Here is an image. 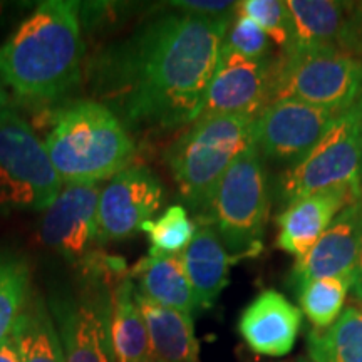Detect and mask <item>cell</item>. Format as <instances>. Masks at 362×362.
<instances>
[{
    "label": "cell",
    "mask_w": 362,
    "mask_h": 362,
    "mask_svg": "<svg viewBox=\"0 0 362 362\" xmlns=\"http://www.w3.org/2000/svg\"><path fill=\"white\" fill-rule=\"evenodd\" d=\"M232 21L187 12L148 21L86 64L90 96L129 131L189 126L203 110Z\"/></svg>",
    "instance_id": "cell-1"
},
{
    "label": "cell",
    "mask_w": 362,
    "mask_h": 362,
    "mask_svg": "<svg viewBox=\"0 0 362 362\" xmlns=\"http://www.w3.org/2000/svg\"><path fill=\"white\" fill-rule=\"evenodd\" d=\"M79 4L42 2L0 47V83L30 107H52L83 81Z\"/></svg>",
    "instance_id": "cell-2"
},
{
    "label": "cell",
    "mask_w": 362,
    "mask_h": 362,
    "mask_svg": "<svg viewBox=\"0 0 362 362\" xmlns=\"http://www.w3.org/2000/svg\"><path fill=\"white\" fill-rule=\"evenodd\" d=\"M44 146L64 183H101L133 163L136 144L104 104L84 99L54 107Z\"/></svg>",
    "instance_id": "cell-3"
},
{
    "label": "cell",
    "mask_w": 362,
    "mask_h": 362,
    "mask_svg": "<svg viewBox=\"0 0 362 362\" xmlns=\"http://www.w3.org/2000/svg\"><path fill=\"white\" fill-rule=\"evenodd\" d=\"M255 143V117H198L166 151V165L181 198L198 221L210 210L214 193L226 170Z\"/></svg>",
    "instance_id": "cell-4"
},
{
    "label": "cell",
    "mask_w": 362,
    "mask_h": 362,
    "mask_svg": "<svg viewBox=\"0 0 362 362\" xmlns=\"http://www.w3.org/2000/svg\"><path fill=\"white\" fill-rule=\"evenodd\" d=\"M76 287L52 288L47 305L66 362H115L111 342L112 291L110 275L124 270L123 260L103 257L84 262Z\"/></svg>",
    "instance_id": "cell-5"
},
{
    "label": "cell",
    "mask_w": 362,
    "mask_h": 362,
    "mask_svg": "<svg viewBox=\"0 0 362 362\" xmlns=\"http://www.w3.org/2000/svg\"><path fill=\"white\" fill-rule=\"evenodd\" d=\"M270 214L269 183L255 143L221 176L210 210L200 225H210L235 262L253 259L264 248Z\"/></svg>",
    "instance_id": "cell-6"
},
{
    "label": "cell",
    "mask_w": 362,
    "mask_h": 362,
    "mask_svg": "<svg viewBox=\"0 0 362 362\" xmlns=\"http://www.w3.org/2000/svg\"><path fill=\"white\" fill-rule=\"evenodd\" d=\"M293 99L347 111L362 101V59L341 49H285L274 61L270 103Z\"/></svg>",
    "instance_id": "cell-7"
},
{
    "label": "cell",
    "mask_w": 362,
    "mask_h": 362,
    "mask_svg": "<svg viewBox=\"0 0 362 362\" xmlns=\"http://www.w3.org/2000/svg\"><path fill=\"white\" fill-rule=\"evenodd\" d=\"M362 101L341 112L309 155L287 166L275 181V198L284 208L298 198L329 188L361 189Z\"/></svg>",
    "instance_id": "cell-8"
},
{
    "label": "cell",
    "mask_w": 362,
    "mask_h": 362,
    "mask_svg": "<svg viewBox=\"0 0 362 362\" xmlns=\"http://www.w3.org/2000/svg\"><path fill=\"white\" fill-rule=\"evenodd\" d=\"M62 185L44 141L13 111L0 124V214L45 211Z\"/></svg>",
    "instance_id": "cell-9"
},
{
    "label": "cell",
    "mask_w": 362,
    "mask_h": 362,
    "mask_svg": "<svg viewBox=\"0 0 362 362\" xmlns=\"http://www.w3.org/2000/svg\"><path fill=\"white\" fill-rule=\"evenodd\" d=\"M337 116V112L293 99L269 103L255 117L257 151L262 160L296 165L322 139Z\"/></svg>",
    "instance_id": "cell-10"
},
{
    "label": "cell",
    "mask_w": 362,
    "mask_h": 362,
    "mask_svg": "<svg viewBox=\"0 0 362 362\" xmlns=\"http://www.w3.org/2000/svg\"><path fill=\"white\" fill-rule=\"evenodd\" d=\"M165 202L161 181L146 166H128L104 185L98 205V245L141 232Z\"/></svg>",
    "instance_id": "cell-11"
},
{
    "label": "cell",
    "mask_w": 362,
    "mask_h": 362,
    "mask_svg": "<svg viewBox=\"0 0 362 362\" xmlns=\"http://www.w3.org/2000/svg\"><path fill=\"white\" fill-rule=\"evenodd\" d=\"M274 61V56L250 59L221 47L218 64L198 117L259 116L270 103Z\"/></svg>",
    "instance_id": "cell-12"
},
{
    "label": "cell",
    "mask_w": 362,
    "mask_h": 362,
    "mask_svg": "<svg viewBox=\"0 0 362 362\" xmlns=\"http://www.w3.org/2000/svg\"><path fill=\"white\" fill-rule=\"evenodd\" d=\"M101 183H64L40 221V240L62 259L83 264L98 245Z\"/></svg>",
    "instance_id": "cell-13"
},
{
    "label": "cell",
    "mask_w": 362,
    "mask_h": 362,
    "mask_svg": "<svg viewBox=\"0 0 362 362\" xmlns=\"http://www.w3.org/2000/svg\"><path fill=\"white\" fill-rule=\"evenodd\" d=\"M362 238V200L346 206L322 237L296 262L292 280L298 291L305 284L325 277H349L356 269Z\"/></svg>",
    "instance_id": "cell-14"
},
{
    "label": "cell",
    "mask_w": 362,
    "mask_h": 362,
    "mask_svg": "<svg viewBox=\"0 0 362 362\" xmlns=\"http://www.w3.org/2000/svg\"><path fill=\"white\" fill-rule=\"evenodd\" d=\"M359 200H362L359 189L339 187L292 202L277 216V247L297 257V260L302 259L344 208Z\"/></svg>",
    "instance_id": "cell-15"
},
{
    "label": "cell",
    "mask_w": 362,
    "mask_h": 362,
    "mask_svg": "<svg viewBox=\"0 0 362 362\" xmlns=\"http://www.w3.org/2000/svg\"><path fill=\"white\" fill-rule=\"evenodd\" d=\"M302 310L277 291H264L243 309L238 332L259 356L282 357L296 346Z\"/></svg>",
    "instance_id": "cell-16"
},
{
    "label": "cell",
    "mask_w": 362,
    "mask_h": 362,
    "mask_svg": "<svg viewBox=\"0 0 362 362\" xmlns=\"http://www.w3.org/2000/svg\"><path fill=\"white\" fill-rule=\"evenodd\" d=\"M180 257L200 309H210L230 284L235 259L210 225H198L192 243Z\"/></svg>",
    "instance_id": "cell-17"
},
{
    "label": "cell",
    "mask_w": 362,
    "mask_h": 362,
    "mask_svg": "<svg viewBox=\"0 0 362 362\" xmlns=\"http://www.w3.org/2000/svg\"><path fill=\"white\" fill-rule=\"evenodd\" d=\"M136 302L146 324L153 359L158 362H198L193 317L155 304L136 288Z\"/></svg>",
    "instance_id": "cell-18"
},
{
    "label": "cell",
    "mask_w": 362,
    "mask_h": 362,
    "mask_svg": "<svg viewBox=\"0 0 362 362\" xmlns=\"http://www.w3.org/2000/svg\"><path fill=\"white\" fill-rule=\"evenodd\" d=\"M285 4L292 19V40L287 49H341L351 4L334 0H288Z\"/></svg>",
    "instance_id": "cell-19"
},
{
    "label": "cell",
    "mask_w": 362,
    "mask_h": 362,
    "mask_svg": "<svg viewBox=\"0 0 362 362\" xmlns=\"http://www.w3.org/2000/svg\"><path fill=\"white\" fill-rule=\"evenodd\" d=\"M126 277L131 280L138 279V292L155 304L189 315L202 310L180 255L158 257V259L146 257L139 260Z\"/></svg>",
    "instance_id": "cell-20"
},
{
    "label": "cell",
    "mask_w": 362,
    "mask_h": 362,
    "mask_svg": "<svg viewBox=\"0 0 362 362\" xmlns=\"http://www.w3.org/2000/svg\"><path fill=\"white\" fill-rule=\"evenodd\" d=\"M111 342L115 362H148L153 359L146 324L136 302V287L123 277L112 288Z\"/></svg>",
    "instance_id": "cell-21"
},
{
    "label": "cell",
    "mask_w": 362,
    "mask_h": 362,
    "mask_svg": "<svg viewBox=\"0 0 362 362\" xmlns=\"http://www.w3.org/2000/svg\"><path fill=\"white\" fill-rule=\"evenodd\" d=\"M11 337L21 362H66L47 300L37 291L30 292Z\"/></svg>",
    "instance_id": "cell-22"
},
{
    "label": "cell",
    "mask_w": 362,
    "mask_h": 362,
    "mask_svg": "<svg viewBox=\"0 0 362 362\" xmlns=\"http://www.w3.org/2000/svg\"><path fill=\"white\" fill-rule=\"evenodd\" d=\"M310 362H362V310L347 307L327 329L307 334Z\"/></svg>",
    "instance_id": "cell-23"
},
{
    "label": "cell",
    "mask_w": 362,
    "mask_h": 362,
    "mask_svg": "<svg viewBox=\"0 0 362 362\" xmlns=\"http://www.w3.org/2000/svg\"><path fill=\"white\" fill-rule=\"evenodd\" d=\"M30 292V267L24 255L0 248V342L11 336Z\"/></svg>",
    "instance_id": "cell-24"
},
{
    "label": "cell",
    "mask_w": 362,
    "mask_h": 362,
    "mask_svg": "<svg viewBox=\"0 0 362 362\" xmlns=\"http://www.w3.org/2000/svg\"><path fill=\"white\" fill-rule=\"evenodd\" d=\"M198 226L188 216L187 208L171 205L158 218L143 223L141 232L148 235L149 257L181 255L187 250Z\"/></svg>",
    "instance_id": "cell-25"
},
{
    "label": "cell",
    "mask_w": 362,
    "mask_h": 362,
    "mask_svg": "<svg viewBox=\"0 0 362 362\" xmlns=\"http://www.w3.org/2000/svg\"><path fill=\"white\" fill-rule=\"evenodd\" d=\"M351 291L349 277H325L305 284L297 291L300 309L314 329H327L342 314L347 292Z\"/></svg>",
    "instance_id": "cell-26"
},
{
    "label": "cell",
    "mask_w": 362,
    "mask_h": 362,
    "mask_svg": "<svg viewBox=\"0 0 362 362\" xmlns=\"http://www.w3.org/2000/svg\"><path fill=\"white\" fill-rule=\"evenodd\" d=\"M238 11L255 22L282 51L291 45L292 19L282 0H243L238 2Z\"/></svg>",
    "instance_id": "cell-27"
},
{
    "label": "cell",
    "mask_w": 362,
    "mask_h": 362,
    "mask_svg": "<svg viewBox=\"0 0 362 362\" xmlns=\"http://www.w3.org/2000/svg\"><path fill=\"white\" fill-rule=\"evenodd\" d=\"M223 47L250 59L272 56V40L259 25L237 8L232 24L226 30Z\"/></svg>",
    "instance_id": "cell-28"
},
{
    "label": "cell",
    "mask_w": 362,
    "mask_h": 362,
    "mask_svg": "<svg viewBox=\"0 0 362 362\" xmlns=\"http://www.w3.org/2000/svg\"><path fill=\"white\" fill-rule=\"evenodd\" d=\"M176 11L208 17V19L232 21L237 13L238 2H214V0H176L171 2Z\"/></svg>",
    "instance_id": "cell-29"
},
{
    "label": "cell",
    "mask_w": 362,
    "mask_h": 362,
    "mask_svg": "<svg viewBox=\"0 0 362 362\" xmlns=\"http://www.w3.org/2000/svg\"><path fill=\"white\" fill-rule=\"evenodd\" d=\"M341 51L362 59V2L351 4L341 40Z\"/></svg>",
    "instance_id": "cell-30"
},
{
    "label": "cell",
    "mask_w": 362,
    "mask_h": 362,
    "mask_svg": "<svg viewBox=\"0 0 362 362\" xmlns=\"http://www.w3.org/2000/svg\"><path fill=\"white\" fill-rule=\"evenodd\" d=\"M352 297L356 300H362V238H361V247H359V255H357L356 269L352 272L351 279V291Z\"/></svg>",
    "instance_id": "cell-31"
},
{
    "label": "cell",
    "mask_w": 362,
    "mask_h": 362,
    "mask_svg": "<svg viewBox=\"0 0 362 362\" xmlns=\"http://www.w3.org/2000/svg\"><path fill=\"white\" fill-rule=\"evenodd\" d=\"M0 362H21L11 336L0 342Z\"/></svg>",
    "instance_id": "cell-32"
},
{
    "label": "cell",
    "mask_w": 362,
    "mask_h": 362,
    "mask_svg": "<svg viewBox=\"0 0 362 362\" xmlns=\"http://www.w3.org/2000/svg\"><path fill=\"white\" fill-rule=\"evenodd\" d=\"M13 112V103L11 96H8L7 89L0 83V124L7 119Z\"/></svg>",
    "instance_id": "cell-33"
},
{
    "label": "cell",
    "mask_w": 362,
    "mask_h": 362,
    "mask_svg": "<svg viewBox=\"0 0 362 362\" xmlns=\"http://www.w3.org/2000/svg\"><path fill=\"white\" fill-rule=\"evenodd\" d=\"M361 189H362V149H361Z\"/></svg>",
    "instance_id": "cell-34"
},
{
    "label": "cell",
    "mask_w": 362,
    "mask_h": 362,
    "mask_svg": "<svg viewBox=\"0 0 362 362\" xmlns=\"http://www.w3.org/2000/svg\"><path fill=\"white\" fill-rule=\"evenodd\" d=\"M293 362H309V361H305V359H298V361H293Z\"/></svg>",
    "instance_id": "cell-35"
},
{
    "label": "cell",
    "mask_w": 362,
    "mask_h": 362,
    "mask_svg": "<svg viewBox=\"0 0 362 362\" xmlns=\"http://www.w3.org/2000/svg\"><path fill=\"white\" fill-rule=\"evenodd\" d=\"M148 362H156V361H155V359H151V361H148Z\"/></svg>",
    "instance_id": "cell-36"
},
{
    "label": "cell",
    "mask_w": 362,
    "mask_h": 362,
    "mask_svg": "<svg viewBox=\"0 0 362 362\" xmlns=\"http://www.w3.org/2000/svg\"><path fill=\"white\" fill-rule=\"evenodd\" d=\"M156 362H158V361H156Z\"/></svg>",
    "instance_id": "cell-37"
}]
</instances>
